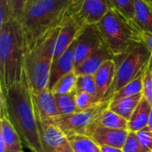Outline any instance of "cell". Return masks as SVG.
I'll list each match as a JSON object with an SVG mask.
<instances>
[{"mask_svg":"<svg viewBox=\"0 0 152 152\" xmlns=\"http://www.w3.org/2000/svg\"><path fill=\"white\" fill-rule=\"evenodd\" d=\"M6 117L20 140L31 152H45L33 105L32 93L23 72L21 80L8 87L0 89V118Z\"/></svg>","mask_w":152,"mask_h":152,"instance_id":"6da1fadb","label":"cell"},{"mask_svg":"<svg viewBox=\"0 0 152 152\" xmlns=\"http://www.w3.org/2000/svg\"><path fill=\"white\" fill-rule=\"evenodd\" d=\"M73 1L30 0L24 4L18 20L25 35L27 48L46 32L61 26L72 15Z\"/></svg>","mask_w":152,"mask_h":152,"instance_id":"7a4b0ae2","label":"cell"},{"mask_svg":"<svg viewBox=\"0 0 152 152\" xmlns=\"http://www.w3.org/2000/svg\"><path fill=\"white\" fill-rule=\"evenodd\" d=\"M26 39L18 19L0 25V89L19 83L24 72Z\"/></svg>","mask_w":152,"mask_h":152,"instance_id":"3957f363","label":"cell"},{"mask_svg":"<svg viewBox=\"0 0 152 152\" xmlns=\"http://www.w3.org/2000/svg\"><path fill=\"white\" fill-rule=\"evenodd\" d=\"M60 28L46 32L26 50L24 72L31 92L48 88L53 48Z\"/></svg>","mask_w":152,"mask_h":152,"instance_id":"277c9868","label":"cell"},{"mask_svg":"<svg viewBox=\"0 0 152 152\" xmlns=\"http://www.w3.org/2000/svg\"><path fill=\"white\" fill-rule=\"evenodd\" d=\"M96 25L113 56L127 53L142 42V31L135 22L115 9L110 8Z\"/></svg>","mask_w":152,"mask_h":152,"instance_id":"5b68a950","label":"cell"},{"mask_svg":"<svg viewBox=\"0 0 152 152\" xmlns=\"http://www.w3.org/2000/svg\"><path fill=\"white\" fill-rule=\"evenodd\" d=\"M151 52L142 42L133 50L113 57L116 62V75L110 98L126 84L144 72L151 58Z\"/></svg>","mask_w":152,"mask_h":152,"instance_id":"8992f818","label":"cell"},{"mask_svg":"<svg viewBox=\"0 0 152 152\" xmlns=\"http://www.w3.org/2000/svg\"><path fill=\"white\" fill-rule=\"evenodd\" d=\"M109 101L86 110H79L69 115H61L51 119L68 137L71 135L92 136L99 126L102 112L109 108Z\"/></svg>","mask_w":152,"mask_h":152,"instance_id":"52a82bcc","label":"cell"},{"mask_svg":"<svg viewBox=\"0 0 152 152\" xmlns=\"http://www.w3.org/2000/svg\"><path fill=\"white\" fill-rule=\"evenodd\" d=\"M36 118L44 151L74 152L68 136L51 119Z\"/></svg>","mask_w":152,"mask_h":152,"instance_id":"ba28073f","label":"cell"},{"mask_svg":"<svg viewBox=\"0 0 152 152\" xmlns=\"http://www.w3.org/2000/svg\"><path fill=\"white\" fill-rule=\"evenodd\" d=\"M103 38L96 24L84 26L75 39V67L95 53L104 45Z\"/></svg>","mask_w":152,"mask_h":152,"instance_id":"9c48e42d","label":"cell"},{"mask_svg":"<svg viewBox=\"0 0 152 152\" xmlns=\"http://www.w3.org/2000/svg\"><path fill=\"white\" fill-rule=\"evenodd\" d=\"M107 0H74L72 16L82 26L97 24L109 12Z\"/></svg>","mask_w":152,"mask_h":152,"instance_id":"30bf717a","label":"cell"},{"mask_svg":"<svg viewBox=\"0 0 152 152\" xmlns=\"http://www.w3.org/2000/svg\"><path fill=\"white\" fill-rule=\"evenodd\" d=\"M83 27L70 15L61 24L53 48V61L58 59L75 41Z\"/></svg>","mask_w":152,"mask_h":152,"instance_id":"8fae6325","label":"cell"},{"mask_svg":"<svg viewBox=\"0 0 152 152\" xmlns=\"http://www.w3.org/2000/svg\"><path fill=\"white\" fill-rule=\"evenodd\" d=\"M31 93L36 117L41 119L49 120L59 116L55 95L52 90L46 88Z\"/></svg>","mask_w":152,"mask_h":152,"instance_id":"7c38bea8","label":"cell"},{"mask_svg":"<svg viewBox=\"0 0 152 152\" xmlns=\"http://www.w3.org/2000/svg\"><path fill=\"white\" fill-rule=\"evenodd\" d=\"M116 75V62L113 59L106 61L94 75L97 93L104 100H110V94Z\"/></svg>","mask_w":152,"mask_h":152,"instance_id":"4fadbf2b","label":"cell"},{"mask_svg":"<svg viewBox=\"0 0 152 152\" xmlns=\"http://www.w3.org/2000/svg\"><path fill=\"white\" fill-rule=\"evenodd\" d=\"M74 47H75V41L58 59L53 61L51 71H50L49 86H48V88L50 90L54 86V85L58 82L60 78H61L63 76L74 70L75 68Z\"/></svg>","mask_w":152,"mask_h":152,"instance_id":"5bb4252c","label":"cell"},{"mask_svg":"<svg viewBox=\"0 0 152 152\" xmlns=\"http://www.w3.org/2000/svg\"><path fill=\"white\" fill-rule=\"evenodd\" d=\"M128 134L129 131L127 129H116L98 126L91 137L99 146L108 145L122 149L127 139Z\"/></svg>","mask_w":152,"mask_h":152,"instance_id":"9a60e30c","label":"cell"},{"mask_svg":"<svg viewBox=\"0 0 152 152\" xmlns=\"http://www.w3.org/2000/svg\"><path fill=\"white\" fill-rule=\"evenodd\" d=\"M113 54L104 44L99 50L91 54L78 66L74 68L75 73L79 75H94L101 66L108 60L113 59Z\"/></svg>","mask_w":152,"mask_h":152,"instance_id":"2e32d148","label":"cell"},{"mask_svg":"<svg viewBox=\"0 0 152 152\" xmlns=\"http://www.w3.org/2000/svg\"><path fill=\"white\" fill-rule=\"evenodd\" d=\"M0 136L4 138L5 152H22L20 137L6 117L0 118Z\"/></svg>","mask_w":152,"mask_h":152,"instance_id":"e0dca14e","label":"cell"},{"mask_svg":"<svg viewBox=\"0 0 152 152\" xmlns=\"http://www.w3.org/2000/svg\"><path fill=\"white\" fill-rule=\"evenodd\" d=\"M142 97V94H138L132 96L110 99L109 102V109L129 120Z\"/></svg>","mask_w":152,"mask_h":152,"instance_id":"ac0fdd59","label":"cell"},{"mask_svg":"<svg viewBox=\"0 0 152 152\" xmlns=\"http://www.w3.org/2000/svg\"><path fill=\"white\" fill-rule=\"evenodd\" d=\"M151 110L152 106L151 103L144 97H142L128 120V131L138 132L145 128L148 126Z\"/></svg>","mask_w":152,"mask_h":152,"instance_id":"d6986e66","label":"cell"},{"mask_svg":"<svg viewBox=\"0 0 152 152\" xmlns=\"http://www.w3.org/2000/svg\"><path fill=\"white\" fill-rule=\"evenodd\" d=\"M134 21L142 31L152 33V5L144 0H134Z\"/></svg>","mask_w":152,"mask_h":152,"instance_id":"ffe728a7","label":"cell"},{"mask_svg":"<svg viewBox=\"0 0 152 152\" xmlns=\"http://www.w3.org/2000/svg\"><path fill=\"white\" fill-rule=\"evenodd\" d=\"M99 126L128 130V120L107 108L99 119Z\"/></svg>","mask_w":152,"mask_h":152,"instance_id":"44dd1931","label":"cell"},{"mask_svg":"<svg viewBox=\"0 0 152 152\" xmlns=\"http://www.w3.org/2000/svg\"><path fill=\"white\" fill-rule=\"evenodd\" d=\"M74 152H102L101 147L87 135H71L68 137Z\"/></svg>","mask_w":152,"mask_h":152,"instance_id":"7402d4cb","label":"cell"},{"mask_svg":"<svg viewBox=\"0 0 152 152\" xmlns=\"http://www.w3.org/2000/svg\"><path fill=\"white\" fill-rule=\"evenodd\" d=\"M77 75L73 70L60 78L51 90L54 95L65 94L75 92L77 91Z\"/></svg>","mask_w":152,"mask_h":152,"instance_id":"603a6c76","label":"cell"},{"mask_svg":"<svg viewBox=\"0 0 152 152\" xmlns=\"http://www.w3.org/2000/svg\"><path fill=\"white\" fill-rule=\"evenodd\" d=\"M76 93L77 91L69 94L55 95L59 116L69 115L78 111L76 103Z\"/></svg>","mask_w":152,"mask_h":152,"instance_id":"cb8c5ba5","label":"cell"},{"mask_svg":"<svg viewBox=\"0 0 152 152\" xmlns=\"http://www.w3.org/2000/svg\"><path fill=\"white\" fill-rule=\"evenodd\" d=\"M143 73L139 75L136 78L126 84L124 87H122L119 91L115 93L110 99L122 98L126 96H132L138 94H142L143 89Z\"/></svg>","mask_w":152,"mask_h":152,"instance_id":"d4e9b609","label":"cell"},{"mask_svg":"<svg viewBox=\"0 0 152 152\" xmlns=\"http://www.w3.org/2000/svg\"><path fill=\"white\" fill-rule=\"evenodd\" d=\"M106 101L107 100L102 99L99 95L91 94L85 92H77V91L76 93V103L78 111L92 109Z\"/></svg>","mask_w":152,"mask_h":152,"instance_id":"484cf974","label":"cell"},{"mask_svg":"<svg viewBox=\"0 0 152 152\" xmlns=\"http://www.w3.org/2000/svg\"><path fill=\"white\" fill-rule=\"evenodd\" d=\"M110 8L115 9L127 19L134 20V0H107Z\"/></svg>","mask_w":152,"mask_h":152,"instance_id":"4316f807","label":"cell"},{"mask_svg":"<svg viewBox=\"0 0 152 152\" xmlns=\"http://www.w3.org/2000/svg\"><path fill=\"white\" fill-rule=\"evenodd\" d=\"M77 91L98 95L94 75H79V76H77Z\"/></svg>","mask_w":152,"mask_h":152,"instance_id":"83f0119b","label":"cell"},{"mask_svg":"<svg viewBox=\"0 0 152 152\" xmlns=\"http://www.w3.org/2000/svg\"><path fill=\"white\" fill-rule=\"evenodd\" d=\"M142 95L152 106V56L143 74Z\"/></svg>","mask_w":152,"mask_h":152,"instance_id":"f1b7e54d","label":"cell"},{"mask_svg":"<svg viewBox=\"0 0 152 152\" xmlns=\"http://www.w3.org/2000/svg\"><path fill=\"white\" fill-rule=\"evenodd\" d=\"M123 152H148L140 143L136 132L129 131L127 139L122 147Z\"/></svg>","mask_w":152,"mask_h":152,"instance_id":"f546056e","label":"cell"},{"mask_svg":"<svg viewBox=\"0 0 152 152\" xmlns=\"http://www.w3.org/2000/svg\"><path fill=\"white\" fill-rule=\"evenodd\" d=\"M136 134L142 146L148 152H152V133L150 129L146 126L145 128L136 132Z\"/></svg>","mask_w":152,"mask_h":152,"instance_id":"4dcf8cb0","label":"cell"},{"mask_svg":"<svg viewBox=\"0 0 152 152\" xmlns=\"http://www.w3.org/2000/svg\"><path fill=\"white\" fill-rule=\"evenodd\" d=\"M15 18L8 0H0V25ZM17 19V18H16Z\"/></svg>","mask_w":152,"mask_h":152,"instance_id":"1f68e13d","label":"cell"},{"mask_svg":"<svg viewBox=\"0 0 152 152\" xmlns=\"http://www.w3.org/2000/svg\"><path fill=\"white\" fill-rule=\"evenodd\" d=\"M15 18H19L24 8V0H8Z\"/></svg>","mask_w":152,"mask_h":152,"instance_id":"d6a6232c","label":"cell"},{"mask_svg":"<svg viewBox=\"0 0 152 152\" xmlns=\"http://www.w3.org/2000/svg\"><path fill=\"white\" fill-rule=\"evenodd\" d=\"M142 42L146 45V46L149 48V50L152 53V33L142 31Z\"/></svg>","mask_w":152,"mask_h":152,"instance_id":"836d02e7","label":"cell"},{"mask_svg":"<svg viewBox=\"0 0 152 152\" xmlns=\"http://www.w3.org/2000/svg\"><path fill=\"white\" fill-rule=\"evenodd\" d=\"M101 151L102 152H123V150L121 148H117L113 146H108V145H102Z\"/></svg>","mask_w":152,"mask_h":152,"instance_id":"e575fe53","label":"cell"},{"mask_svg":"<svg viewBox=\"0 0 152 152\" xmlns=\"http://www.w3.org/2000/svg\"><path fill=\"white\" fill-rule=\"evenodd\" d=\"M147 127L150 129V131L152 133V110L151 114H150V118H149V122H148V126Z\"/></svg>","mask_w":152,"mask_h":152,"instance_id":"d590c367","label":"cell"},{"mask_svg":"<svg viewBox=\"0 0 152 152\" xmlns=\"http://www.w3.org/2000/svg\"><path fill=\"white\" fill-rule=\"evenodd\" d=\"M145 2H147L149 4H151V5H152V0H144Z\"/></svg>","mask_w":152,"mask_h":152,"instance_id":"8d00e7d4","label":"cell"},{"mask_svg":"<svg viewBox=\"0 0 152 152\" xmlns=\"http://www.w3.org/2000/svg\"><path fill=\"white\" fill-rule=\"evenodd\" d=\"M28 1H30V0H24V4H25L26 3H28Z\"/></svg>","mask_w":152,"mask_h":152,"instance_id":"74e56055","label":"cell"},{"mask_svg":"<svg viewBox=\"0 0 152 152\" xmlns=\"http://www.w3.org/2000/svg\"><path fill=\"white\" fill-rule=\"evenodd\" d=\"M22 152H23V151H22Z\"/></svg>","mask_w":152,"mask_h":152,"instance_id":"f35d334b","label":"cell"}]
</instances>
